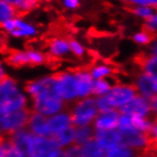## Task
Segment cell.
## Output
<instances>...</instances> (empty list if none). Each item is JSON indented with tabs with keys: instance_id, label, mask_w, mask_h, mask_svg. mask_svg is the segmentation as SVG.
<instances>
[{
	"instance_id": "cell-1",
	"label": "cell",
	"mask_w": 157,
	"mask_h": 157,
	"mask_svg": "<svg viewBox=\"0 0 157 157\" xmlns=\"http://www.w3.org/2000/svg\"><path fill=\"white\" fill-rule=\"evenodd\" d=\"M24 89L30 98L31 112L50 117L68 108L57 92L55 75H47L32 80L25 85Z\"/></svg>"
},
{
	"instance_id": "cell-2",
	"label": "cell",
	"mask_w": 157,
	"mask_h": 157,
	"mask_svg": "<svg viewBox=\"0 0 157 157\" xmlns=\"http://www.w3.org/2000/svg\"><path fill=\"white\" fill-rule=\"evenodd\" d=\"M30 109V98L15 78L6 76L0 82V115Z\"/></svg>"
},
{
	"instance_id": "cell-3",
	"label": "cell",
	"mask_w": 157,
	"mask_h": 157,
	"mask_svg": "<svg viewBox=\"0 0 157 157\" xmlns=\"http://www.w3.org/2000/svg\"><path fill=\"white\" fill-rule=\"evenodd\" d=\"M73 127L93 126L99 111L94 97L77 99L68 108Z\"/></svg>"
},
{
	"instance_id": "cell-4",
	"label": "cell",
	"mask_w": 157,
	"mask_h": 157,
	"mask_svg": "<svg viewBox=\"0 0 157 157\" xmlns=\"http://www.w3.org/2000/svg\"><path fill=\"white\" fill-rule=\"evenodd\" d=\"M1 29L14 39L31 40L39 34V29L35 24L18 14L5 22Z\"/></svg>"
},
{
	"instance_id": "cell-5",
	"label": "cell",
	"mask_w": 157,
	"mask_h": 157,
	"mask_svg": "<svg viewBox=\"0 0 157 157\" xmlns=\"http://www.w3.org/2000/svg\"><path fill=\"white\" fill-rule=\"evenodd\" d=\"M48 60L49 57L46 52L33 48L14 50L10 52L7 57L8 64L14 67L38 66L46 63Z\"/></svg>"
},
{
	"instance_id": "cell-6",
	"label": "cell",
	"mask_w": 157,
	"mask_h": 157,
	"mask_svg": "<svg viewBox=\"0 0 157 157\" xmlns=\"http://www.w3.org/2000/svg\"><path fill=\"white\" fill-rule=\"evenodd\" d=\"M57 92L67 105H71L78 99L75 69L65 70L55 74Z\"/></svg>"
},
{
	"instance_id": "cell-7",
	"label": "cell",
	"mask_w": 157,
	"mask_h": 157,
	"mask_svg": "<svg viewBox=\"0 0 157 157\" xmlns=\"http://www.w3.org/2000/svg\"><path fill=\"white\" fill-rule=\"evenodd\" d=\"M135 96H137V91L133 83L115 82L105 97L111 108L119 110Z\"/></svg>"
},
{
	"instance_id": "cell-8",
	"label": "cell",
	"mask_w": 157,
	"mask_h": 157,
	"mask_svg": "<svg viewBox=\"0 0 157 157\" xmlns=\"http://www.w3.org/2000/svg\"><path fill=\"white\" fill-rule=\"evenodd\" d=\"M31 109H24L0 115V129L4 136H8L19 130L27 128Z\"/></svg>"
},
{
	"instance_id": "cell-9",
	"label": "cell",
	"mask_w": 157,
	"mask_h": 157,
	"mask_svg": "<svg viewBox=\"0 0 157 157\" xmlns=\"http://www.w3.org/2000/svg\"><path fill=\"white\" fill-rule=\"evenodd\" d=\"M32 157H63V149L53 136H33Z\"/></svg>"
},
{
	"instance_id": "cell-10",
	"label": "cell",
	"mask_w": 157,
	"mask_h": 157,
	"mask_svg": "<svg viewBox=\"0 0 157 157\" xmlns=\"http://www.w3.org/2000/svg\"><path fill=\"white\" fill-rule=\"evenodd\" d=\"M118 111L120 113L141 117H153L151 106V100L139 95L134 97L130 102L121 107Z\"/></svg>"
},
{
	"instance_id": "cell-11",
	"label": "cell",
	"mask_w": 157,
	"mask_h": 157,
	"mask_svg": "<svg viewBox=\"0 0 157 157\" xmlns=\"http://www.w3.org/2000/svg\"><path fill=\"white\" fill-rule=\"evenodd\" d=\"M33 136H35L27 128L14 132V133L8 136L10 141L14 145V147L22 154L23 157H32L31 148Z\"/></svg>"
},
{
	"instance_id": "cell-12",
	"label": "cell",
	"mask_w": 157,
	"mask_h": 157,
	"mask_svg": "<svg viewBox=\"0 0 157 157\" xmlns=\"http://www.w3.org/2000/svg\"><path fill=\"white\" fill-rule=\"evenodd\" d=\"M122 144L132 149L136 152H145L153 149V142L151 141L149 133L135 132L127 136H123Z\"/></svg>"
},
{
	"instance_id": "cell-13",
	"label": "cell",
	"mask_w": 157,
	"mask_h": 157,
	"mask_svg": "<svg viewBox=\"0 0 157 157\" xmlns=\"http://www.w3.org/2000/svg\"><path fill=\"white\" fill-rule=\"evenodd\" d=\"M47 55L49 58L62 60L71 56L70 38L57 36L52 38L47 44Z\"/></svg>"
},
{
	"instance_id": "cell-14",
	"label": "cell",
	"mask_w": 157,
	"mask_h": 157,
	"mask_svg": "<svg viewBox=\"0 0 157 157\" xmlns=\"http://www.w3.org/2000/svg\"><path fill=\"white\" fill-rule=\"evenodd\" d=\"M94 140L99 144L101 148L107 151L121 145L123 141V136L117 129L95 131Z\"/></svg>"
},
{
	"instance_id": "cell-15",
	"label": "cell",
	"mask_w": 157,
	"mask_h": 157,
	"mask_svg": "<svg viewBox=\"0 0 157 157\" xmlns=\"http://www.w3.org/2000/svg\"><path fill=\"white\" fill-rule=\"evenodd\" d=\"M120 112L116 109H110L104 112H99L96 116L93 127L95 131H106L117 129Z\"/></svg>"
},
{
	"instance_id": "cell-16",
	"label": "cell",
	"mask_w": 157,
	"mask_h": 157,
	"mask_svg": "<svg viewBox=\"0 0 157 157\" xmlns=\"http://www.w3.org/2000/svg\"><path fill=\"white\" fill-rule=\"evenodd\" d=\"M76 83H77V97L78 99L93 96V78L89 74L88 68L75 69Z\"/></svg>"
},
{
	"instance_id": "cell-17",
	"label": "cell",
	"mask_w": 157,
	"mask_h": 157,
	"mask_svg": "<svg viewBox=\"0 0 157 157\" xmlns=\"http://www.w3.org/2000/svg\"><path fill=\"white\" fill-rule=\"evenodd\" d=\"M27 129L36 136H52L48 117H44L35 112L31 111V115L28 120Z\"/></svg>"
},
{
	"instance_id": "cell-18",
	"label": "cell",
	"mask_w": 157,
	"mask_h": 157,
	"mask_svg": "<svg viewBox=\"0 0 157 157\" xmlns=\"http://www.w3.org/2000/svg\"><path fill=\"white\" fill-rule=\"evenodd\" d=\"M133 85L135 86L137 95L143 98L151 100L156 95L154 78L141 71L136 75L135 82H133Z\"/></svg>"
},
{
	"instance_id": "cell-19",
	"label": "cell",
	"mask_w": 157,
	"mask_h": 157,
	"mask_svg": "<svg viewBox=\"0 0 157 157\" xmlns=\"http://www.w3.org/2000/svg\"><path fill=\"white\" fill-rule=\"evenodd\" d=\"M135 64L141 72L157 78V56L152 54H148L145 52H140L135 56Z\"/></svg>"
},
{
	"instance_id": "cell-20",
	"label": "cell",
	"mask_w": 157,
	"mask_h": 157,
	"mask_svg": "<svg viewBox=\"0 0 157 157\" xmlns=\"http://www.w3.org/2000/svg\"><path fill=\"white\" fill-rule=\"evenodd\" d=\"M48 122L52 136H55L62 130L72 126V117L68 108L48 117Z\"/></svg>"
},
{
	"instance_id": "cell-21",
	"label": "cell",
	"mask_w": 157,
	"mask_h": 157,
	"mask_svg": "<svg viewBox=\"0 0 157 157\" xmlns=\"http://www.w3.org/2000/svg\"><path fill=\"white\" fill-rule=\"evenodd\" d=\"M89 74L93 77V80H99V78H114L116 73V68L109 63L106 62H97L93 63L89 67Z\"/></svg>"
},
{
	"instance_id": "cell-22",
	"label": "cell",
	"mask_w": 157,
	"mask_h": 157,
	"mask_svg": "<svg viewBox=\"0 0 157 157\" xmlns=\"http://www.w3.org/2000/svg\"><path fill=\"white\" fill-rule=\"evenodd\" d=\"M94 132L95 130L93 126L75 127L74 144L82 147L94 138Z\"/></svg>"
},
{
	"instance_id": "cell-23",
	"label": "cell",
	"mask_w": 157,
	"mask_h": 157,
	"mask_svg": "<svg viewBox=\"0 0 157 157\" xmlns=\"http://www.w3.org/2000/svg\"><path fill=\"white\" fill-rule=\"evenodd\" d=\"M53 136L55 139H56L57 143L59 144V146L62 149L68 148V147H70V146L74 144L75 127L71 126V127L66 128Z\"/></svg>"
},
{
	"instance_id": "cell-24",
	"label": "cell",
	"mask_w": 157,
	"mask_h": 157,
	"mask_svg": "<svg viewBox=\"0 0 157 157\" xmlns=\"http://www.w3.org/2000/svg\"><path fill=\"white\" fill-rule=\"evenodd\" d=\"M111 78H99V80H94L93 84V97L98 98V97H103L106 96L110 88L115 83L111 82Z\"/></svg>"
},
{
	"instance_id": "cell-25",
	"label": "cell",
	"mask_w": 157,
	"mask_h": 157,
	"mask_svg": "<svg viewBox=\"0 0 157 157\" xmlns=\"http://www.w3.org/2000/svg\"><path fill=\"white\" fill-rule=\"evenodd\" d=\"M82 151L83 157H105L106 154V151L100 147L94 138L82 146Z\"/></svg>"
},
{
	"instance_id": "cell-26",
	"label": "cell",
	"mask_w": 157,
	"mask_h": 157,
	"mask_svg": "<svg viewBox=\"0 0 157 157\" xmlns=\"http://www.w3.org/2000/svg\"><path fill=\"white\" fill-rule=\"evenodd\" d=\"M2 1H4L10 7H13L18 15L26 14L36 8V6L28 2L27 0H2Z\"/></svg>"
},
{
	"instance_id": "cell-27",
	"label": "cell",
	"mask_w": 157,
	"mask_h": 157,
	"mask_svg": "<svg viewBox=\"0 0 157 157\" xmlns=\"http://www.w3.org/2000/svg\"><path fill=\"white\" fill-rule=\"evenodd\" d=\"M137 153L138 152L133 151L132 149L121 144L115 148L107 151L105 157H134Z\"/></svg>"
},
{
	"instance_id": "cell-28",
	"label": "cell",
	"mask_w": 157,
	"mask_h": 157,
	"mask_svg": "<svg viewBox=\"0 0 157 157\" xmlns=\"http://www.w3.org/2000/svg\"><path fill=\"white\" fill-rule=\"evenodd\" d=\"M70 50H71V56L82 59L87 55V49L84 44L77 39L70 38Z\"/></svg>"
},
{
	"instance_id": "cell-29",
	"label": "cell",
	"mask_w": 157,
	"mask_h": 157,
	"mask_svg": "<svg viewBox=\"0 0 157 157\" xmlns=\"http://www.w3.org/2000/svg\"><path fill=\"white\" fill-rule=\"evenodd\" d=\"M15 15H17L15 10L2 0H0V28L2 27L5 22L12 19Z\"/></svg>"
},
{
	"instance_id": "cell-30",
	"label": "cell",
	"mask_w": 157,
	"mask_h": 157,
	"mask_svg": "<svg viewBox=\"0 0 157 157\" xmlns=\"http://www.w3.org/2000/svg\"><path fill=\"white\" fill-rule=\"evenodd\" d=\"M128 10L134 15L148 19L153 15L152 9L148 6H137V5H127Z\"/></svg>"
},
{
	"instance_id": "cell-31",
	"label": "cell",
	"mask_w": 157,
	"mask_h": 157,
	"mask_svg": "<svg viewBox=\"0 0 157 157\" xmlns=\"http://www.w3.org/2000/svg\"><path fill=\"white\" fill-rule=\"evenodd\" d=\"M155 37L156 35L152 34V33L143 30L141 32L136 33V34L133 36V40L140 44H149L155 39Z\"/></svg>"
},
{
	"instance_id": "cell-32",
	"label": "cell",
	"mask_w": 157,
	"mask_h": 157,
	"mask_svg": "<svg viewBox=\"0 0 157 157\" xmlns=\"http://www.w3.org/2000/svg\"><path fill=\"white\" fill-rule=\"evenodd\" d=\"M63 157H83L82 147L73 144L68 148L63 149Z\"/></svg>"
},
{
	"instance_id": "cell-33",
	"label": "cell",
	"mask_w": 157,
	"mask_h": 157,
	"mask_svg": "<svg viewBox=\"0 0 157 157\" xmlns=\"http://www.w3.org/2000/svg\"><path fill=\"white\" fill-rule=\"evenodd\" d=\"M4 157H23L22 154L14 147L8 136H5V154Z\"/></svg>"
},
{
	"instance_id": "cell-34",
	"label": "cell",
	"mask_w": 157,
	"mask_h": 157,
	"mask_svg": "<svg viewBox=\"0 0 157 157\" xmlns=\"http://www.w3.org/2000/svg\"><path fill=\"white\" fill-rule=\"evenodd\" d=\"M60 4L66 10L74 12L78 10L81 5V0H60Z\"/></svg>"
},
{
	"instance_id": "cell-35",
	"label": "cell",
	"mask_w": 157,
	"mask_h": 157,
	"mask_svg": "<svg viewBox=\"0 0 157 157\" xmlns=\"http://www.w3.org/2000/svg\"><path fill=\"white\" fill-rule=\"evenodd\" d=\"M127 5H139V6H156L157 0H122Z\"/></svg>"
},
{
	"instance_id": "cell-36",
	"label": "cell",
	"mask_w": 157,
	"mask_h": 157,
	"mask_svg": "<svg viewBox=\"0 0 157 157\" xmlns=\"http://www.w3.org/2000/svg\"><path fill=\"white\" fill-rule=\"evenodd\" d=\"M149 136L153 142V144L157 143V117H153V122H152V126L151 129L149 132Z\"/></svg>"
},
{
	"instance_id": "cell-37",
	"label": "cell",
	"mask_w": 157,
	"mask_h": 157,
	"mask_svg": "<svg viewBox=\"0 0 157 157\" xmlns=\"http://www.w3.org/2000/svg\"><path fill=\"white\" fill-rule=\"evenodd\" d=\"M151 106L153 117H157V94L151 99Z\"/></svg>"
},
{
	"instance_id": "cell-38",
	"label": "cell",
	"mask_w": 157,
	"mask_h": 157,
	"mask_svg": "<svg viewBox=\"0 0 157 157\" xmlns=\"http://www.w3.org/2000/svg\"><path fill=\"white\" fill-rule=\"evenodd\" d=\"M134 157H155V153L153 151V149L149 151H145V152H138Z\"/></svg>"
},
{
	"instance_id": "cell-39",
	"label": "cell",
	"mask_w": 157,
	"mask_h": 157,
	"mask_svg": "<svg viewBox=\"0 0 157 157\" xmlns=\"http://www.w3.org/2000/svg\"><path fill=\"white\" fill-rule=\"evenodd\" d=\"M5 154V136L0 137V157H4Z\"/></svg>"
},
{
	"instance_id": "cell-40",
	"label": "cell",
	"mask_w": 157,
	"mask_h": 157,
	"mask_svg": "<svg viewBox=\"0 0 157 157\" xmlns=\"http://www.w3.org/2000/svg\"><path fill=\"white\" fill-rule=\"evenodd\" d=\"M6 76H7V73H6L5 67L1 63H0V82H1Z\"/></svg>"
},
{
	"instance_id": "cell-41",
	"label": "cell",
	"mask_w": 157,
	"mask_h": 157,
	"mask_svg": "<svg viewBox=\"0 0 157 157\" xmlns=\"http://www.w3.org/2000/svg\"><path fill=\"white\" fill-rule=\"evenodd\" d=\"M151 54L157 56V41L151 44Z\"/></svg>"
},
{
	"instance_id": "cell-42",
	"label": "cell",
	"mask_w": 157,
	"mask_h": 157,
	"mask_svg": "<svg viewBox=\"0 0 157 157\" xmlns=\"http://www.w3.org/2000/svg\"><path fill=\"white\" fill-rule=\"evenodd\" d=\"M28 2H30V3H31V4H33L35 6H38L40 3H42V2H45V1H47V0H27Z\"/></svg>"
},
{
	"instance_id": "cell-43",
	"label": "cell",
	"mask_w": 157,
	"mask_h": 157,
	"mask_svg": "<svg viewBox=\"0 0 157 157\" xmlns=\"http://www.w3.org/2000/svg\"><path fill=\"white\" fill-rule=\"evenodd\" d=\"M153 151L155 153V156L157 157V143L154 144V146H153Z\"/></svg>"
},
{
	"instance_id": "cell-44",
	"label": "cell",
	"mask_w": 157,
	"mask_h": 157,
	"mask_svg": "<svg viewBox=\"0 0 157 157\" xmlns=\"http://www.w3.org/2000/svg\"><path fill=\"white\" fill-rule=\"evenodd\" d=\"M154 84H155V91H156V94H157V78L154 80Z\"/></svg>"
},
{
	"instance_id": "cell-45",
	"label": "cell",
	"mask_w": 157,
	"mask_h": 157,
	"mask_svg": "<svg viewBox=\"0 0 157 157\" xmlns=\"http://www.w3.org/2000/svg\"><path fill=\"white\" fill-rule=\"evenodd\" d=\"M2 136H4V134H3V132H2L1 129H0V137H2Z\"/></svg>"
},
{
	"instance_id": "cell-46",
	"label": "cell",
	"mask_w": 157,
	"mask_h": 157,
	"mask_svg": "<svg viewBox=\"0 0 157 157\" xmlns=\"http://www.w3.org/2000/svg\"><path fill=\"white\" fill-rule=\"evenodd\" d=\"M154 8H155V9L157 10V5H156V6H154Z\"/></svg>"
}]
</instances>
